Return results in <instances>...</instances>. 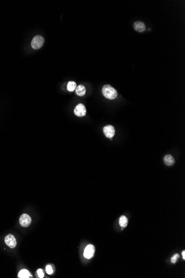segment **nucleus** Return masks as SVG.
Listing matches in <instances>:
<instances>
[{"label":"nucleus","mask_w":185,"mask_h":278,"mask_svg":"<svg viewBox=\"0 0 185 278\" xmlns=\"http://www.w3.org/2000/svg\"><path fill=\"white\" fill-rule=\"evenodd\" d=\"M101 92L104 97L108 99L113 100L117 98V90L109 85H104L102 88Z\"/></svg>","instance_id":"f257e3e1"},{"label":"nucleus","mask_w":185,"mask_h":278,"mask_svg":"<svg viewBox=\"0 0 185 278\" xmlns=\"http://www.w3.org/2000/svg\"><path fill=\"white\" fill-rule=\"evenodd\" d=\"M44 43L45 39L43 37V36L37 35L35 36L32 40L31 46L33 49H39L42 47Z\"/></svg>","instance_id":"f03ea898"},{"label":"nucleus","mask_w":185,"mask_h":278,"mask_svg":"<svg viewBox=\"0 0 185 278\" xmlns=\"http://www.w3.org/2000/svg\"><path fill=\"white\" fill-rule=\"evenodd\" d=\"M74 113L75 115L78 116L79 117H84L86 115L87 109L85 106L82 103H79L74 109Z\"/></svg>","instance_id":"7ed1b4c3"},{"label":"nucleus","mask_w":185,"mask_h":278,"mask_svg":"<svg viewBox=\"0 0 185 278\" xmlns=\"http://www.w3.org/2000/svg\"><path fill=\"white\" fill-rule=\"evenodd\" d=\"M31 218L27 214H23L20 218V225L24 228H27L31 224Z\"/></svg>","instance_id":"20e7f679"},{"label":"nucleus","mask_w":185,"mask_h":278,"mask_svg":"<svg viewBox=\"0 0 185 278\" xmlns=\"http://www.w3.org/2000/svg\"><path fill=\"white\" fill-rule=\"evenodd\" d=\"M103 132L106 137L111 139L114 137L115 131L114 126L112 125H107L103 128Z\"/></svg>","instance_id":"39448f33"},{"label":"nucleus","mask_w":185,"mask_h":278,"mask_svg":"<svg viewBox=\"0 0 185 278\" xmlns=\"http://www.w3.org/2000/svg\"><path fill=\"white\" fill-rule=\"evenodd\" d=\"M5 242L7 246L10 248L13 249L16 247L17 245L16 240L15 237L12 234H8L5 238Z\"/></svg>","instance_id":"423d86ee"},{"label":"nucleus","mask_w":185,"mask_h":278,"mask_svg":"<svg viewBox=\"0 0 185 278\" xmlns=\"http://www.w3.org/2000/svg\"><path fill=\"white\" fill-rule=\"evenodd\" d=\"M94 252H95V248L93 245L89 244L87 246L84 252V256L85 258H91L94 256Z\"/></svg>","instance_id":"0eeeda50"},{"label":"nucleus","mask_w":185,"mask_h":278,"mask_svg":"<svg viewBox=\"0 0 185 278\" xmlns=\"http://www.w3.org/2000/svg\"><path fill=\"white\" fill-rule=\"evenodd\" d=\"M134 28L139 32H143L146 29L145 24L142 21H137L134 23Z\"/></svg>","instance_id":"6e6552de"},{"label":"nucleus","mask_w":185,"mask_h":278,"mask_svg":"<svg viewBox=\"0 0 185 278\" xmlns=\"http://www.w3.org/2000/svg\"><path fill=\"white\" fill-rule=\"evenodd\" d=\"M164 160L166 165H167V166H172L175 163L174 158L170 154L166 155L164 158Z\"/></svg>","instance_id":"1a4fd4ad"},{"label":"nucleus","mask_w":185,"mask_h":278,"mask_svg":"<svg viewBox=\"0 0 185 278\" xmlns=\"http://www.w3.org/2000/svg\"><path fill=\"white\" fill-rule=\"evenodd\" d=\"M75 93L78 96H83L86 93V89L83 85H79L75 89Z\"/></svg>","instance_id":"9d476101"},{"label":"nucleus","mask_w":185,"mask_h":278,"mask_svg":"<svg viewBox=\"0 0 185 278\" xmlns=\"http://www.w3.org/2000/svg\"><path fill=\"white\" fill-rule=\"evenodd\" d=\"M18 278H28L32 277V275L30 274L29 271L26 269H23L20 271L18 275Z\"/></svg>","instance_id":"9b49d317"},{"label":"nucleus","mask_w":185,"mask_h":278,"mask_svg":"<svg viewBox=\"0 0 185 278\" xmlns=\"http://www.w3.org/2000/svg\"><path fill=\"white\" fill-rule=\"evenodd\" d=\"M77 87V84L74 81H69L67 84V89L69 92H73Z\"/></svg>","instance_id":"f8f14e48"},{"label":"nucleus","mask_w":185,"mask_h":278,"mask_svg":"<svg viewBox=\"0 0 185 278\" xmlns=\"http://www.w3.org/2000/svg\"><path fill=\"white\" fill-rule=\"evenodd\" d=\"M128 220L127 217L124 216H122L119 219V224L122 228H125L127 225Z\"/></svg>","instance_id":"ddd939ff"},{"label":"nucleus","mask_w":185,"mask_h":278,"mask_svg":"<svg viewBox=\"0 0 185 278\" xmlns=\"http://www.w3.org/2000/svg\"><path fill=\"white\" fill-rule=\"evenodd\" d=\"M46 272L47 273V274L49 275L52 274V273H53V270L52 266L51 265H47L46 266Z\"/></svg>","instance_id":"4468645a"},{"label":"nucleus","mask_w":185,"mask_h":278,"mask_svg":"<svg viewBox=\"0 0 185 278\" xmlns=\"http://www.w3.org/2000/svg\"><path fill=\"white\" fill-rule=\"evenodd\" d=\"M179 258V255L178 254H176L175 255H173L171 258V263L174 264L177 261L178 259Z\"/></svg>","instance_id":"2eb2a0df"},{"label":"nucleus","mask_w":185,"mask_h":278,"mask_svg":"<svg viewBox=\"0 0 185 278\" xmlns=\"http://www.w3.org/2000/svg\"><path fill=\"white\" fill-rule=\"evenodd\" d=\"M37 274L39 278H42L44 277V273L43 272L42 269H39L37 270Z\"/></svg>","instance_id":"dca6fc26"},{"label":"nucleus","mask_w":185,"mask_h":278,"mask_svg":"<svg viewBox=\"0 0 185 278\" xmlns=\"http://www.w3.org/2000/svg\"><path fill=\"white\" fill-rule=\"evenodd\" d=\"M182 256H183V259H185V251H183L182 253Z\"/></svg>","instance_id":"f3484780"}]
</instances>
